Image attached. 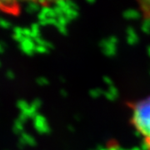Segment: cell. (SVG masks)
<instances>
[{"instance_id":"6da1fadb","label":"cell","mask_w":150,"mask_h":150,"mask_svg":"<svg viewBox=\"0 0 150 150\" xmlns=\"http://www.w3.org/2000/svg\"><path fill=\"white\" fill-rule=\"evenodd\" d=\"M131 122L145 148L150 150V96L137 102L132 107Z\"/></svg>"}]
</instances>
